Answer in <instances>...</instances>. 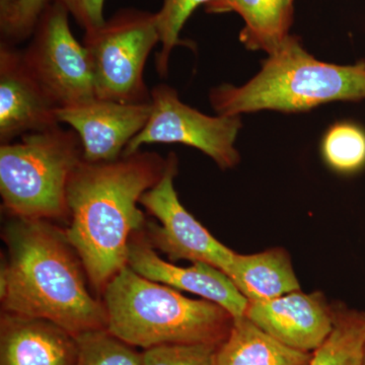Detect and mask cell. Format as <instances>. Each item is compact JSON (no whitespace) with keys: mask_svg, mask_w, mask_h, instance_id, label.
<instances>
[{"mask_svg":"<svg viewBox=\"0 0 365 365\" xmlns=\"http://www.w3.org/2000/svg\"><path fill=\"white\" fill-rule=\"evenodd\" d=\"M76 365H143V352L119 339L108 329L76 336Z\"/></svg>","mask_w":365,"mask_h":365,"instance_id":"cell-20","label":"cell"},{"mask_svg":"<svg viewBox=\"0 0 365 365\" xmlns=\"http://www.w3.org/2000/svg\"><path fill=\"white\" fill-rule=\"evenodd\" d=\"M20 0H0V26L6 25Z\"/></svg>","mask_w":365,"mask_h":365,"instance_id":"cell-25","label":"cell"},{"mask_svg":"<svg viewBox=\"0 0 365 365\" xmlns=\"http://www.w3.org/2000/svg\"><path fill=\"white\" fill-rule=\"evenodd\" d=\"M167 158L137 151L112 162L81 160L67 185V239L93 287L104 292L110 280L127 265L132 235L143 230L141 196L165 173Z\"/></svg>","mask_w":365,"mask_h":365,"instance_id":"cell-1","label":"cell"},{"mask_svg":"<svg viewBox=\"0 0 365 365\" xmlns=\"http://www.w3.org/2000/svg\"><path fill=\"white\" fill-rule=\"evenodd\" d=\"M52 0H20L6 25L0 26L2 39L16 43L31 37L42 14Z\"/></svg>","mask_w":365,"mask_h":365,"instance_id":"cell-23","label":"cell"},{"mask_svg":"<svg viewBox=\"0 0 365 365\" xmlns=\"http://www.w3.org/2000/svg\"><path fill=\"white\" fill-rule=\"evenodd\" d=\"M9 259L0 273L4 313L47 319L74 337L108 329L104 302L86 289L83 264L49 220L16 217L4 230Z\"/></svg>","mask_w":365,"mask_h":365,"instance_id":"cell-2","label":"cell"},{"mask_svg":"<svg viewBox=\"0 0 365 365\" xmlns=\"http://www.w3.org/2000/svg\"><path fill=\"white\" fill-rule=\"evenodd\" d=\"M177 174V155L170 153L163 177L139 201L162 223H146V237L151 246L167 255L170 260L203 262L225 271L235 252L217 241L182 205L174 185Z\"/></svg>","mask_w":365,"mask_h":365,"instance_id":"cell-9","label":"cell"},{"mask_svg":"<svg viewBox=\"0 0 365 365\" xmlns=\"http://www.w3.org/2000/svg\"><path fill=\"white\" fill-rule=\"evenodd\" d=\"M162 9L157 13L160 48L155 57L158 76L165 78L169 73L170 57L174 48L184 45L180 33L197 7L209 6L220 0H162Z\"/></svg>","mask_w":365,"mask_h":365,"instance_id":"cell-21","label":"cell"},{"mask_svg":"<svg viewBox=\"0 0 365 365\" xmlns=\"http://www.w3.org/2000/svg\"><path fill=\"white\" fill-rule=\"evenodd\" d=\"M223 272L249 302H266L300 290L289 255L281 248L253 255L235 252Z\"/></svg>","mask_w":365,"mask_h":365,"instance_id":"cell-16","label":"cell"},{"mask_svg":"<svg viewBox=\"0 0 365 365\" xmlns=\"http://www.w3.org/2000/svg\"><path fill=\"white\" fill-rule=\"evenodd\" d=\"M217 345L165 344L144 349L143 365H215Z\"/></svg>","mask_w":365,"mask_h":365,"instance_id":"cell-22","label":"cell"},{"mask_svg":"<svg viewBox=\"0 0 365 365\" xmlns=\"http://www.w3.org/2000/svg\"><path fill=\"white\" fill-rule=\"evenodd\" d=\"M208 14H239L245 21L240 41L251 51L272 55L284 44L294 24V0H220Z\"/></svg>","mask_w":365,"mask_h":365,"instance_id":"cell-15","label":"cell"},{"mask_svg":"<svg viewBox=\"0 0 365 365\" xmlns=\"http://www.w3.org/2000/svg\"><path fill=\"white\" fill-rule=\"evenodd\" d=\"M313 354L283 344L245 316L234 319L217 347L215 365H309Z\"/></svg>","mask_w":365,"mask_h":365,"instance_id":"cell-17","label":"cell"},{"mask_svg":"<svg viewBox=\"0 0 365 365\" xmlns=\"http://www.w3.org/2000/svg\"><path fill=\"white\" fill-rule=\"evenodd\" d=\"M108 330L134 347L212 344L227 339L234 317L215 302L191 299L125 266L104 292Z\"/></svg>","mask_w":365,"mask_h":365,"instance_id":"cell-4","label":"cell"},{"mask_svg":"<svg viewBox=\"0 0 365 365\" xmlns=\"http://www.w3.org/2000/svg\"><path fill=\"white\" fill-rule=\"evenodd\" d=\"M66 7L69 16L86 31L95 30L105 23V0H52Z\"/></svg>","mask_w":365,"mask_h":365,"instance_id":"cell-24","label":"cell"},{"mask_svg":"<svg viewBox=\"0 0 365 365\" xmlns=\"http://www.w3.org/2000/svg\"><path fill=\"white\" fill-rule=\"evenodd\" d=\"M365 100V62L337 66L314 58L299 37L290 35L277 52L262 62L258 74L241 86L212 88L209 102L217 115L241 116L271 110L307 112L336 101Z\"/></svg>","mask_w":365,"mask_h":365,"instance_id":"cell-3","label":"cell"},{"mask_svg":"<svg viewBox=\"0 0 365 365\" xmlns=\"http://www.w3.org/2000/svg\"><path fill=\"white\" fill-rule=\"evenodd\" d=\"M241 116H208L184 104L172 86L150 91V115L143 130L129 143L123 155H130L146 144L180 143L202 151L222 170L241 160L235 143L242 129Z\"/></svg>","mask_w":365,"mask_h":365,"instance_id":"cell-8","label":"cell"},{"mask_svg":"<svg viewBox=\"0 0 365 365\" xmlns=\"http://www.w3.org/2000/svg\"><path fill=\"white\" fill-rule=\"evenodd\" d=\"M158 43L157 13L133 7L120 9L102 26L86 31L83 45L97 98L130 104L150 103L144 67Z\"/></svg>","mask_w":365,"mask_h":365,"instance_id":"cell-6","label":"cell"},{"mask_svg":"<svg viewBox=\"0 0 365 365\" xmlns=\"http://www.w3.org/2000/svg\"><path fill=\"white\" fill-rule=\"evenodd\" d=\"M78 342L47 319L4 313L0 318V365H76Z\"/></svg>","mask_w":365,"mask_h":365,"instance_id":"cell-14","label":"cell"},{"mask_svg":"<svg viewBox=\"0 0 365 365\" xmlns=\"http://www.w3.org/2000/svg\"><path fill=\"white\" fill-rule=\"evenodd\" d=\"M362 365H365V347H364V359H362Z\"/></svg>","mask_w":365,"mask_h":365,"instance_id":"cell-26","label":"cell"},{"mask_svg":"<svg viewBox=\"0 0 365 365\" xmlns=\"http://www.w3.org/2000/svg\"><path fill=\"white\" fill-rule=\"evenodd\" d=\"M324 162L336 173L354 175L365 169V129L353 121L336 122L322 139Z\"/></svg>","mask_w":365,"mask_h":365,"instance_id":"cell-19","label":"cell"},{"mask_svg":"<svg viewBox=\"0 0 365 365\" xmlns=\"http://www.w3.org/2000/svg\"><path fill=\"white\" fill-rule=\"evenodd\" d=\"M59 123L76 132L83 145V160L112 162L148 123L150 102L140 104L95 98L73 107L57 109Z\"/></svg>","mask_w":365,"mask_h":365,"instance_id":"cell-10","label":"cell"},{"mask_svg":"<svg viewBox=\"0 0 365 365\" xmlns=\"http://www.w3.org/2000/svg\"><path fill=\"white\" fill-rule=\"evenodd\" d=\"M68 16L66 7L52 1L23 50L29 71L58 109L97 98L88 53L74 38Z\"/></svg>","mask_w":365,"mask_h":365,"instance_id":"cell-7","label":"cell"},{"mask_svg":"<svg viewBox=\"0 0 365 365\" xmlns=\"http://www.w3.org/2000/svg\"><path fill=\"white\" fill-rule=\"evenodd\" d=\"M76 132L60 126L0 146L2 205L14 217L66 220L67 185L83 158Z\"/></svg>","mask_w":365,"mask_h":365,"instance_id":"cell-5","label":"cell"},{"mask_svg":"<svg viewBox=\"0 0 365 365\" xmlns=\"http://www.w3.org/2000/svg\"><path fill=\"white\" fill-rule=\"evenodd\" d=\"M57 109L29 71L23 51L0 43V143L59 126Z\"/></svg>","mask_w":365,"mask_h":365,"instance_id":"cell-11","label":"cell"},{"mask_svg":"<svg viewBox=\"0 0 365 365\" xmlns=\"http://www.w3.org/2000/svg\"><path fill=\"white\" fill-rule=\"evenodd\" d=\"M245 316L283 344L312 353L328 339L335 321V311L323 294L300 290L266 302H249Z\"/></svg>","mask_w":365,"mask_h":365,"instance_id":"cell-13","label":"cell"},{"mask_svg":"<svg viewBox=\"0 0 365 365\" xmlns=\"http://www.w3.org/2000/svg\"><path fill=\"white\" fill-rule=\"evenodd\" d=\"M127 266L146 279L176 289L192 292L215 302L235 318L246 314L249 302L220 269L195 262L190 267H178L163 260L143 230L132 235L127 250Z\"/></svg>","mask_w":365,"mask_h":365,"instance_id":"cell-12","label":"cell"},{"mask_svg":"<svg viewBox=\"0 0 365 365\" xmlns=\"http://www.w3.org/2000/svg\"><path fill=\"white\" fill-rule=\"evenodd\" d=\"M332 333L314 352L309 365H362L365 347V313L337 307Z\"/></svg>","mask_w":365,"mask_h":365,"instance_id":"cell-18","label":"cell"}]
</instances>
